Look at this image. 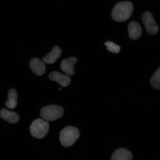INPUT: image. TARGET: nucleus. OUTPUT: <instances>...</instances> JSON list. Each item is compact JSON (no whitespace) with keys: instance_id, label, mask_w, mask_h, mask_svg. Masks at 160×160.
<instances>
[{"instance_id":"9d476101","label":"nucleus","mask_w":160,"mask_h":160,"mask_svg":"<svg viewBox=\"0 0 160 160\" xmlns=\"http://www.w3.org/2000/svg\"><path fill=\"white\" fill-rule=\"evenodd\" d=\"M129 37L132 39L137 40L141 37L142 29L139 24L137 22H131L128 27Z\"/></svg>"},{"instance_id":"1a4fd4ad","label":"nucleus","mask_w":160,"mask_h":160,"mask_svg":"<svg viewBox=\"0 0 160 160\" xmlns=\"http://www.w3.org/2000/svg\"><path fill=\"white\" fill-rule=\"evenodd\" d=\"M0 117L11 124H15L19 121L20 118L17 113L10 111L5 108L0 110Z\"/></svg>"},{"instance_id":"423d86ee","label":"nucleus","mask_w":160,"mask_h":160,"mask_svg":"<svg viewBox=\"0 0 160 160\" xmlns=\"http://www.w3.org/2000/svg\"><path fill=\"white\" fill-rule=\"evenodd\" d=\"M29 67L34 73L38 76L43 75L46 70L45 63L37 58H33L31 60Z\"/></svg>"},{"instance_id":"39448f33","label":"nucleus","mask_w":160,"mask_h":160,"mask_svg":"<svg viewBox=\"0 0 160 160\" xmlns=\"http://www.w3.org/2000/svg\"><path fill=\"white\" fill-rule=\"evenodd\" d=\"M142 19L147 33L151 35L157 34L159 28L152 13L148 11L145 12L142 16Z\"/></svg>"},{"instance_id":"6e6552de","label":"nucleus","mask_w":160,"mask_h":160,"mask_svg":"<svg viewBox=\"0 0 160 160\" xmlns=\"http://www.w3.org/2000/svg\"><path fill=\"white\" fill-rule=\"evenodd\" d=\"M49 77L51 81L57 82L62 87H67L71 82V79L68 75L62 74L57 71L50 73Z\"/></svg>"},{"instance_id":"0eeeda50","label":"nucleus","mask_w":160,"mask_h":160,"mask_svg":"<svg viewBox=\"0 0 160 160\" xmlns=\"http://www.w3.org/2000/svg\"><path fill=\"white\" fill-rule=\"evenodd\" d=\"M77 59L74 57H70L64 59L62 62L61 68L64 73L68 76L74 74V65L77 62Z\"/></svg>"},{"instance_id":"f8f14e48","label":"nucleus","mask_w":160,"mask_h":160,"mask_svg":"<svg viewBox=\"0 0 160 160\" xmlns=\"http://www.w3.org/2000/svg\"><path fill=\"white\" fill-rule=\"evenodd\" d=\"M111 160H133L132 154L127 149L120 148L113 153Z\"/></svg>"},{"instance_id":"dca6fc26","label":"nucleus","mask_w":160,"mask_h":160,"mask_svg":"<svg viewBox=\"0 0 160 160\" xmlns=\"http://www.w3.org/2000/svg\"><path fill=\"white\" fill-rule=\"evenodd\" d=\"M61 89H59V91H61Z\"/></svg>"},{"instance_id":"2eb2a0df","label":"nucleus","mask_w":160,"mask_h":160,"mask_svg":"<svg viewBox=\"0 0 160 160\" xmlns=\"http://www.w3.org/2000/svg\"><path fill=\"white\" fill-rule=\"evenodd\" d=\"M105 45L107 47V49L111 52L118 53L121 49V47L112 42H106Z\"/></svg>"},{"instance_id":"f03ea898","label":"nucleus","mask_w":160,"mask_h":160,"mask_svg":"<svg viewBox=\"0 0 160 160\" xmlns=\"http://www.w3.org/2000/svg\"><path fill=\"white\" fill-rule=\"evenodd\" d=\"M79 136L80 132L78 129L72 126H68L60 132V141L63 147H69L75 143Z\"/></svg>"},{"instance_id":"f257e3e1","label":"nucleus","mask_w":160,"mask_h":160,"mask_svg":"<svg viewBox=\"0 0 160 160\" xmlns=\"http://www.w3.org/2000/svg\"><path fill=\"white\" fill-rule=\"evenodd\" d=\"M133 10V5L131 2H120L116 5L112 11V17L116 22H124L131 17Z\"/></svg>"},{"instance_id":"ddd939ff","label":"nucleus","mask_w":160,"mask_h":160,"mask_svg":"<svg viewBox=\"0 0 160 160\" xmlns=\"http://www.w3.org/2000/svg\"><path fill=\"white\" fill-rule=\"evenodd\" d=\"M18 94L15 89H10L8 91V99L5 103L6 107L10 109H15L17 105Z\"/></svg>"},{"instance_id":"4468645a","label":"nucleus","mask_w":160,"mask_h":160,"mask_svg":"<svg viewBox=\"0 0 160 160\" xmlns=\"http://www.w3.org/2000/svg\"><path fill=\"white\" fill-rule=\"evenodd\" d=\"M150 84L153 88L160 89V67L151 78Z\"/></svg>"},{"instance_id":"20e7f679","label":"nucleus","mask_w":160,"mask_h":160,"mask_svg":"<svg viewBox=\"0 0 160 160\" xmlns=\"http://www.w3.org/2000/svg\"><path fill=\"white\" fill-rule=\"evenodd\" d=\"M49 128L48 122L41 119L34 120L30 127L32 136L38 139H41L44 138L47 135Z\"/></svg>"},{"instance_id":"9b49d317","label":"nucleus","mask_w":160,"mask_h":160,"mask_svg":"<svg viewBox=\"0 0 160 160\" xmlns=\"http://www.w3.org/2000/svg\"><path fill=\"white\" fill-rule=\"evenodd\" d=\"M62 52L61 49L59 47L55 46L48 54L43 58L44 62L48 64L54 63L61 56Z\"/></svg>"},{"instance_id":"7ed1b4c3","label":"nucleus","mask_w":160,"mask_h":160,"mask_svg":"<svg viewBox=\"0 0 160 160\" xmlns=\"http://www.w3.org/2000/svg\"><path fill=\"white\" fill-rule=\"evenodd\" d=\"M64 112L63 108L61 106L49 105L42 108L40 114L45 121L52 122L62 117Z\"/></svg>"}]
</instances>
